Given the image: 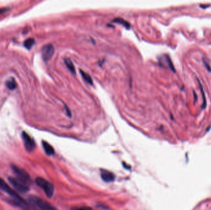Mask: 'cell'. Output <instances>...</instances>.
<instances>
[{
	"label": "cell",
	"mask_w": 211,
	"mask_h": 210,
	"mask_svg": "<svg viewBox=\"0 0 211 210\" xmlns=\"http://www.w3.org/2000/svg\"><path fill=\"white\" fill-rule=\"evenodd\" d=\"M0 189L3 192H6L11 197L14 198V200L16 202L17 204H19V206L23 208L28 210V206L27 203L23 200L18 194L16 192L15 190H13L11 187L5 182V181L0 178Z\"/></svg>",
	"instance_id": "6da1fadb"
},
{
	"label": "cell",
	"mask_w": 211,
	"mask_h": 210,
	"mask_svg": "<svg viewBox=\"0 0 211 210\" xmlns=\"http://www.w3.org/2000/svg\"><path fill=\"white\" fill-rule=\"evenodd\" d=\"M35 183L38 187L43 190L45 194L48 198H51L53 197L54 192V187L49 181L43 178L38 177L36 179Z\"/></svg>",
	"instance_id": "7a4b0ae2"
},
{
	"label": "cell",
	"mask_w": 211,
	"mask_h": 210,
	"mask_svg": "<svg viewBox=\"0 0 211 210\" xmlns=\"http://www.w3.org/2000/svg\"><path fill=\"white\" fill-rule=\"evenodd\" d=\"M28 199L32 205H35L40 210H57L49 203L38 197L31 196Z\"/></svg>",
	"instance_id": "3957f363"
},
{
	"label": "cell",
	"mask_w": 211,
	"mask_h": 210,
	"mask_svg": "<svg viewBox=\"0 0 211 210\" xmlns=\"http://www.w3.org/2000/svg\"><path fill=\"white\" fill-rule=\"evenodd\" d=\"M13 171L16 176V178L18 180L20 181L22 183H23L27 186L30 185L32 183V179L28 174L25 170L21 169L16 165L12 166Z\"/></svg>",
	"instance_id": "277c9868"
},
{
	"label": "cell",
	"mask_w": 211,
	"mask_h": 210,
	"mask_svg": "<svg viewBox=\"0 0 211 210\" xmlns=\"http://www.w3.org/2000/svg\"><path fill=\"white\" fill-rule=\"evenodd\" d=\"M8 180L15 190L22 193H25L29 190L28 186H27L23 183H22L20 181L18 180L16 178L9 177L8 178Z\"/></svg>",
	"instance_id": "5b68a950"
},
{
	"label": "cell",
	"mask_w": 211,
	"mask_h": 210,
	"mask_svg": "<svg viewBox=\"0 0 211 210\" xmlns=\"http://www.w3.org/2000/svg\"><path fill=\"white\" fill-rule=\"evenodd\" d=\"M54 54V48L53 44H48L44 45L42 49V57L44 62L49 61Z\"/></svg>",
	"instance_id": "8992f818"
},
{
	"label": "cell",
	"mask_w": 211,
	"mask_h": 210,
	"mask_svg": "<svg viewBox=\"0 0 211 210\" xmlns=\"http://www.w3.org/2000/svg\"><path fill=\"white\" fill-rule=\"evenodd\" d=\"M22 139L24 142V145L25 149L28 152H32L35 148V143L30 136L28 135L26 132H22Z\"/></svg>",
	"instance_id": "52a82bcc"
},
{
	"label": "cell",
	"mask_w": 211,
	"mask_h": 210,
	"mask_svg": "<svg viewBox=\"0 0 211 210\" xmlns=\"http://www.w3.org/2000/svg\"><path fill=\"white\" fill-rule=\"evenodd\" d=\"M159 64L161 67L165 68L167 67L174 72H175V70L172 64V62L168 55L164 54L160 57V58L159 59Z\"/></svg>",
	"instance_id": "ba28073f"
},
{
	"label": "cell",
	"mask_w": 211,
	"mask_h": 210,
	"mask_svg": "<svg viewBox=\"0 0 211 210\" xmlns=\"http://www.w3.org/2000/svg\"><path fill=\"white\" fill-rule=\"evenodd\" d=\"M101 176L102 179L106 183L112 182L115 179L114 174L106 169L101 170Z\"/></svg>",
	"instance_id": "9c48e42d"
},
{
	"label": "cell",
	"mask_w": 211,
	"mask_h": 210,
	"mask_svg": "<svg viewBox=\"0 0 211 210\" xmlns=\"http://www.w3.org/2000/svg\"><path fill=\"white\" fill-rule=\"evenodd\" d=\"M42 145L43 147V149L45 151V153H46L48 155L51 156V155H53L54 154L55 152H54V149L53 147V146L51 145L48 143H47V141L43 140Z\"/></svg>",
	"instance_id": "30bf717a"
},
{
	"label": "cell",
	"mask_w": 211,
	"mask_h": 210,
	"mask_svg": "<svg viewBox=\"0 0 211 210\" xmlns=\"http://www.w3.org/2000/svg\"><path fill=\"white\" fill-rule=\"evenodd\" d=\"M6 87L9 89L14 90L18 86V84H17L15 79L11 78L10 79H8V80L6 82Z\"/></svg>",
	"instance_id": "8fae6325"
},
{
	"label": "cell",
	"mask_w": 211,
	"mask_h": 210,
	"mask_svg": "<svg viewBox=\"0 0 211 210\" xmlns=\"http://www.w3.org/2000/svg\"><path fill=\"white\" fill-rule=\"evenodd\" d=\"M80 72L81 75H82L83 78L84 79V80L85 81H87L90 84H93V79H92V77H91L88 74V73H87L86 72H85L82 70H80Z\"/></svg>",
	"instance_id": "7c38bea8"
},
{
	"label": "cell",
	"mask_w": 211,
	"mask_h": 210,
	"mask_svg": "<svg viewBox=\"0 0 211 210\" xmlns=\"http://www.w3.org/2000/svg\"><path fill=\"white\" fill-rule=\"evenodd\" d=\"M64 62L66 65V66L67 67L68 69H69L72 73H73L74 74L76 73V69L75 67L73 65V64L72 63V62L69 59V58H66L64 59Z\"/></svg>",
	"instance_id": "4fadbf2b"
},
{
	"label": "cell",
	"mask_w": 211,
	"mask_h": 210,
	"mask_svg": "<svg viewBox=\"0 0 211 210\" xmlns=\"http://www.w3.org/2000/svg\"><path fill=\"white\" fill-rule=\"evenodd\" d=\"M113 22L121 24V25H123L125 27H126L127 28H129L130 27V24L128 23V22L122 18H116L113 20Z\"/></svg>",
	"instance_id": "5bb4252c"
},
{
	"label": "cell",
	"mask_w": 211,
	"mask_h": 210,
	"mask_svg": "<svg viewBox=\"0 0 211 210\" xmlns=\"http://www.w3.org/2000/svg\"><path fill=\"white\" fill-rule=\"evenodd\" d=\"M34 44H35V40H34V39L30 38L26 39L24 43V45L25 48H26L27 49H30L34 45Z\"/></svg>",
	"instance_id": "9a60e30c"
},
{
	"label": "cell",
	"mask_w": 211,
	"mask_h": 210,
	"mask_svg": "<svg viewBox=\"0 0 211 210\" xmlns=\"http://www.w3.org/2000/svg\"><path fill=\"white\" fill-rule=\"evenodd\" d=\"M198 81L199 82V86H200V90H201V94L203 95V105L201 106V109H204L206 107V105H207V102H206V96H205V93H204V89H203V87L202 86V84L201 83V82L199 81V80L198 79Z\"/></svg>",
	"instance_id": "2e32d148"
},
{
	"label": "cell",
	"mask_w": 211,
	"mask_h": 210,
	"mask_svg": "<svg viewBox=\"0 0 211 210\" xmlns=\"http://www.w3.org/2000/svg\"><path fill=\"white\" fill-rule=\"evenodd\" d=\"M71 210H92V208H90L87 206H81V207H74L71 209Z\"/></svg>",
	"instance_id": "e0dca14e"
},
{
	"label": "cell",
	"mask_w": 211,
	"mask_h": 210,
	"mask_svg": "<svg viewBox=\"0 0 211 210\" xmlns=\"http://www.w3.org/2000/svg\"><path fill=\"white\" fill-rule=\"evenodd\" d=\"M203 63H204V64L205 67H206V69H207V70H208V71H209V72H210V71H211V70H210V67H209V64H208L206 60H205L204 59H203Z\"/></svg>",
	"instance_id": "ac0fdd59"
},
{
	"label": "cell",
	"mask_w": 211,
	"mask_h": 210,
	"mask_svg": "<svg viewBox=\"0 0 211 210\" xmlns=\"http://www.w3.org/2000/svg\"><path fill=\"white\" fill-rule=\"evenodd\" d=\"M8 11H9V8H0V14H2L6 12H7Z\"/></svg>",
	"instance_id": "d6986e66"
},
{
	"label": "cell",
	"mask_w": 211,
	"mask_h": 210,
	"mask_svg": "<svg viewBox=\"0 0 211 210\" xmlns=\"http://www.w3.org/2000/svg\"><path fill=\"white\" fill-rule=\"evenodd\" d=\"M209 6H210V5H207V6H203V5H200V6H199V7H200V8H203V9H206V8H207L209 7Z\"/></svg>",
	"instance_id": "ffe728a7"
},
{
	"label": "cell",
	"mask_w": 211,
	"mask_h": 210,
	"mask_svg": "<svg viewBox=\"0 0 211 210\" xmlns=\"http://www.w3.org/2000/svg\"><path fill=\"white\" fill-rule=\"evenodd\" d=\"M194 96H195V100H196V99L198 100V97H196V93L194 92Z\"/></svg>",
	"instance_id": "44dd1931"
}]
</instances>
